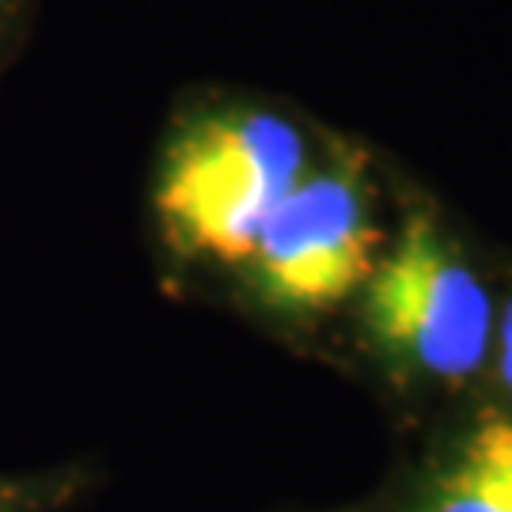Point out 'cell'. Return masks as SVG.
Segmentation results:
<instances>
[{
	"mask_svg": "<svg viewBox=\"0 0 512 512\" xmlns=\"http://www.w3.org/2000/svg\"><path fill=\"white\" fill-rule=\"evenodd\" d=\"M308 167V141L285 114L243 103L198 110L160 152L156 232L183 262L243 270L262 224Z\"/></svg>",
	"mask_w": 512,
	"mask_h": 512,
	"instance_id": "6da1fadb",
	"label": "cell"
},
{
	"mask_svg": "<svg viewBox=\"0 0 512 512\" xmlns=\"http://www.w3.org/2000/svg\"><path fill=\"white\" fill-rule=\"evenodd\" d=\"M380 247L384 232L361 167L353 160L311 164L262 224L243 274L262 308L323 315L361 296L384 255Z\"/></svg>",
	"mask_w": 512,
	"mask_h": 512,
	"instance_id": "7a4b0ae2",
	"label": "cell"
},
{
	"mask_svg": "<svg viewBox=\"0 0 512 512\" xmlns=\"http://www.w3.org/2000/svg\"><path fill=\"white\" fill-rule=\"evenodd\" d=\"M372 346L425 380H467L490 353L494 308L475 270L429 217H414L361 289Z\"/></svg>",
	"mask_w": 512,
	"mask_h": 512,
	"instance_id": "3957f363",
	"label": "cell"
},
{
	"mask_svg": "<svg viewBox=\"0 0 512 512\" xmlns=\"http://www.w3.org/2000/svg\"><path fill=\"white\" fill-rule=\"evenodd\" d=\"M421 512H512V421H482L459 444Z\"/></svg>",
	"mask_w": 512,
	"mask_h": 512,
	"instance_id": "277c9868",
	"label": "cell"
},
{
	"mask_svg": "<svg viewBox=\"0 0 512 512\" xmlns=\"http://www.w3.org/2000/svg\"><path fill=\"white\" fill-rule=\"evenodd\" d=\"M88 467H46V471H0V512H65L88 494Z\"/></svg>",
	"mask_w": 512,
	"mask_h": 512,
	"instance_id": "5b68a950",
	"label": "cell"
},
{
	"mask_svg": "<svg viewBox=\"0 0 512 512\" xmlns=\"http://www.w3.org/2000/svg\"><path fill=\"white\" fill-rule=\"evenodd\" d=\"M501 384L509 387L512 395V300L505 308V319H501Z\"/></svg>",
	"mask_w": 512,
	"mask_h": 512,
	"instance_id": "8992f818",
	"label": "cell"
},
{
	"mask_svg": "<svg viewBox=\"0 0 512 512\" xmlns=\"http://www.w3.org/2000/svg\"><path fill=\"white\" fill-rule=\"evenodd\" d=\"M19 4H23V0H0V38L8 35V27H12V19H16V12H19Z\"/></svg>",
	"mask_w": 512,
	"mask_h": 512,
	"instance_id": "52a82bcc",
	"label": "cell"
}]
</instances>
